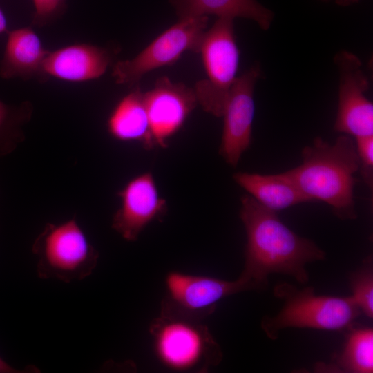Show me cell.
<instances>
[{"label":"cell","mask_w":373,"mask_h":373,"mask_svg":"<svg viewBox=\"0 0 373 373\" xmlns=\"http://www.w3.org/2000/svg\"><path fill=\"white\" fill-rule=\"evenodd\" d=\"M120 206L113 215L112 228L124 240L136 241L142 231L166 212L167 204L150 172L141 173L117 192Z\"/></svg>","instance_id":"cell-11"},{"label":"cell","mask_w":373,"mask_h":373,"mask_svg":"<svg viewBox=\"0 0 373 373\" xmlns=\"http://www.w3.org/2000/svg\"><path fill=\"white\" fill-rule=\"evenodd\" d=\"M350 296L360 311L367 317L373 316V271L369 260L367 262L350 276Z\"/></svg>","instance_id":"cell-20"},{"label":"cell","mask_w":373,"mask_h":373,"mask_svg":"<svg viewBox=\"0 0 373 373\" xmlns=\"http://www.w3.org/2000/svg\"><path fill=\"white\" fill-rule=\"evenodd\" d=\"M48 52L32 28L8 30L0 60V77L5 79H28L44 75L43 64Z\"/></svg>","instance_id":"cell-14"},{"label":"cell","mask_w":373,"mask_h":373,"mask_svg":"<svg viewBox=\"0 0 373 373\" xmlns=\"http://www.w3.org/2000/svg\"><path fill=\"white\" fill-rule=\"evenodd\" d=\"M233 178L262 206L275 212L310 202L285 171L273 175L238 172Z\"/></svg>","instance_id":"cell-15"},{"label":"cell","mask_w":373,"mask_h":373,"mask_svg":"<svg viewBox=\"0 0 373 373\" xmlns=\"http://www.w3.org/2000/svg\"><path fill=\"white\" fill-rule=\"evenodd\" d=\"M8 32V21L3 10L0 8V35Z\"/></svg>","instance_id":"cell-24"},{"label":"cell","mask_w":373,"mask_h":373,"mask_svg":"<svg viewBox=\"0 0 373 373\" xmlns=\"http://www.w3.org/2000/svg\"><path fill=\"white\" fill-rule=\"evenodd\" d=\"M149 330L156 358L170 370L205 372L222 359L220 346L203 320L160 307Z\"/></svg>","instance_id":"cell-3"},{"label":"cell","mask_w":373,"mask_h":373,"mask_svg":"<svg viewBox=\"0 0 373 373\" xmlns=\"http://www.w3.org/2000/svg\"><path fill=\"white\" fill-rule=\"evenodd\" d=\"M240 218L247 235L245 265L240 276L258 289L266 287L271 274L287 275L306 283L309 279L306 265L325 258V252L314 241L296 234L276 212L249 194L241 198Z\"/></svg>","instance_id":"cell-1"},{"label":"cell","mask_w":373,"mask_h":373,"mask_svg":"<svg viewBox=\"0 0 373 373\" xmlns=\"http://www.w3.org/2000/svg\"><path fill=\"white\" fill-rule=\"evenodd\" d=\"M144 99L153 148L166 147L198 104L193 88L166 77L158 79L153 88L144 93Z\"/></svg>","instance_id":"cell-12"},{"label":"cell","mask_w":373,"mask_h":373,"mask_svg":"<svg viewBox=\"0 0 373 373\" xmlns=\"http://www.w3.org/2000/svg\"><path fill=\"white\" fill-rule=\"evenodd\" d=\"M35 12L32 23L41 27L52 21L65 8L66 0H32Z\"/></svg>","instance_id":"cell-22"},{"label":"cell","mask_w":373,"mask_h":373,"mask_svg":"<svg viewBox=\"0 0 373 373\" xmlns=\"http://www.w3.org/2000/svg\"><path fill=\"white\" fill-rule=\"evenodd\" d=\"M110 52L90 44H75L48 52L44 75L69 82H84L102 76L111 62Z\"/></svg>","instance_id":"cell-13"},{"label":"cell","mask_w":373,"mask_h":373,"mask_svg":"<svg viewBox=\"0 0 373 373\" xmlns=\"http://www.w3.org/2000/svg\"><path fill=\"white\" fill-rule=\"evenodd\" d=\"M207 21L206 16L179 19L136 57L115 64L112 72L115 82L135 84L148 72L173 64L186 50L198 52Z\"/></svg>","instance_id":"cell-7"},{"label":"cell","mask_w":373,"mask_h":373,"mask_svg":"<svg viewBox=\"0 0 373 373\" xmlns=\"http://www.w3.org/2000/svg\"><path fill=\"white\" fill-rule=\"evenodd\" d=\"M107 131L122 142H140L146 149H153L149 117L144 93L136 88L124 96L110 113Z\"/></svg>","instance_id":"cell-17"},{"label":"cell","mask_w":373,"mask_h":373,"mask_svg":"<svg viewBox=\"0 0 373 373\" xmlns=\"http://www.w3.org/2000/svg\"><path fill=\"white\" fill-rule=\"evenodd\" d=\"M40 370L34 365H29L24 369H17L8 363L0 356V373H37Z\"/></svg>","instance_id":"cell-23"},{"label":"cell","mask_w":373,"mask_h":373,"mask_svg":"<svg viewBox=\"0 0 373 373\" xmlns=\"http://www.w3.org/2000/svg\"><path fill=\"white\" fill-rule=\"evenodd\" d=\"M275 296L284 303L274 316H266L261 327L271 339L289 327L339 331L350 327L361 313L352 298L317 295L312 287L298 289L281 283L274 287Z\"/></svg>","instance_id":"cell-4"},{"label":"cell","mask_w":373,"mask_h":373,"mask_svg":"<svg viewBox=\"0 0 373 373\" xmlns=\"http://www.w3.org/2000/svg\"><path fill=\"white\" fill-rule=\"evenodd\" d=\"M179 19L208 17H242L255 21L267 30L273 21L274 12L256 0H170Z\"/></svg>","instance_id":"cell-16"},{"label":"cell","mask_w":373,"mask_h":373,"mask_svg":"<svg viewBox=\"0 0 373 373\" xmlns=\"http://www.w3.org/2000/svg\"><path fill=\"white\" fill-rule=\"evenodd\" d=\"M323 1H331V0H323ZM336 4L341 6H347L355 3L358 2L360 0H333Z\"/></svg>","instance_id":"cell-25"},{"label":"cell","mask_w":373,"mask_h":373,"mask_svg":"<svg viewBox=\"0 0 373 373\" xmlns=\"http://www.w3.org/2000/svg\"><path fill=\"white\" fill-rule=\"evenodd\" d=\"M301 156L300 165L285 171L300 191L310 202L327 204L339 219H356L354 175L359 160L352 137L342 134L333 144L316 137Z\"/></svg>","instance_id":"cell-2"},{"label":"cell","mask_w":373,"mask_h":373,"mask_svg":"<svg viewBox=\"0 0 373 373\" xmlns=\"http://www.w3.org/2000/svg\"><path fill=\"white\" fill-rule=\"evenodd\" d=\"M164 286L166 294L160 307L200 320L212 314L221 300L238 293L258 289L241 276L235 280H226L178 271L166 274Z\"/></svg>","instance_id":"cell-8"},{"label":"cell","mask_w":373,"mask_h":373,"mask_svg":"<svg viewBox=\"0 0 373 373\" xmlns=\"http://www.w3.org/2000/svg\"><path fill=\"white\" fill-rule=\"evenodd\" d=\"M338 365L346 372L372 373L373 370V330L353 329L338 359Z\"/></svg>","instance_id":"cell-18"},{"label":"cell","mask_w":373,"mask_h":373,"mask_svg":"<svg viewBox=\"0 0 373 373\" xmlns=\"http://www.w3.org/2000/svg\"><path fill=\"white\" fill-rule=\"evenodd\" d=\"M260 75V68L254 66L238 77L225 102L219 153L231 166H237L251 144L255 113L254 93Z\"/></svg>","instance_id":"cell-10"},{"label":"cell","mask_w":373,"mask_h":373,"mask_svg":"<svg viewBox=\"0 0 373 373\" xmlns=\"http://www.w3.org/2000/svg\"><path fill=\"white\" fill-rule=\"evenodd\" d=\"M360 173L371 190L373 186V135L356 138Z\"/></svg>","instance_id":"cell-21"},{"label":"cell","mask_w":373,"mask_h":373,"mask_svg":"<svg viewBox=\"0 0 373 373\" xmlns=\"http://www.w3.org/2000/svg\"><path fill=\"white\" fill-rule=\"evenodd\" d=\"M30 115V104L12 106L0 100V157L12 153L23 141L22 126Z\"/></svg>","instance_id":"cell-19"},{"label":"cell","mask_w":373,"mask_h":373,"mask_svg":"<svg viewBox=\"0 0 373 373\" xmlns=\"http://www.w3.org/2000/svg\"><path fill=\"white\" fill-rule=\"evenodd\" d=\"M334 60L339 75L334 130L355 139L373 135V104L366 96L370 83L361 59L351 52L341 50Z\"/></svg>","instance_id":"cell-9"},{"label":"cell","mask_w":373,"mask_h":373,"mask_svg":"<svg viewBox=\"0 0 373 373\" xmlns=\"http://www.w3.org/2000/svg\"><path fill=\"white\" fill-rule=\"evenodd\" d=\"M32 251L41 279L64 283L83 280L95 269L99 258L75 217L60 223H47L35 239Z\"/></svg>","instance_id":"cell-5"},{"label":"cell","mask_w":373,"mask_h":373,"mask_svg":"<svg viewBox=\"0 0 373 373\" xmlns=\"http://www.w3.org/2000/svg\"><path fill=\"white\" fill-rule=\"evenodd\" d=\"M233 19L219 17L202 38L201 53L207 78L193 88L198 104L207 113L222 117L229 93L237 79L240 52Z\"/></svg>","instance_id":"cell-6"}]
</instances>
